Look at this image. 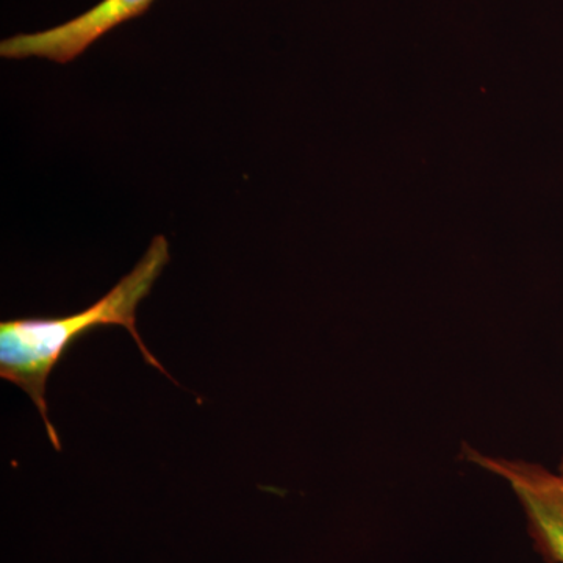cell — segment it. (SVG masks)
Listing matches in <instances>:
<instances>
[{
  "label": "cell",
  "instance_id": "6da1fadb",
  "mask_svg": "<svg viewBox=\"0 0 563 563\" xmlns=\"http://www.w3.org/2000/svg\"><path fill=\"white\" fill-rule=\"evenodd\" d=\"M168 262V242L163 235L155 236L139 265L88 309L65 318L0 322V377L27 393L43 418L44 428L55 450L60 451L62 443L47 415V379L65 352L88 332L109 325L128 329L144 361L172 377L147 351L136 331V307L150 295L152 285Z\"/></svg>",
  "mask_w": 563,
  "mask_h": 563
},
{
  "label": "cell",
  "instance_id": "7a4b0ae2",
  "mask_svg": "<svg viewBox=\"0 0 563 563\" xmlns=\"http://www.w3.org/2000/svg\"><path fill=\"white\" fill-rule=\"evenodd\" d=\"M154 0H102L91 10L57 27L36 33H21L0 43V55L9 60L46 58L69 63L80 57L111 29L146 13Z\"/></svg>",
  "mask_w": 563,
  "mask_h": 563
},
{
  "label": "cell",
  "instance_id": "3957f363",
  "mask_svg": "<svg viewBox=\"0 0 563 563\" xmlns=\"http://www.w3.org/2000/svg\"><path fill=\"white\" fill-rule=\"evenodd\" d=\"M470 462L501 477L510 485L528 520L536 551L563 543V474L540 463L495 457L468 451Z\"/></svg>",
  "mask_w": 563,
  "mask_h": 563
},
{
  "label": "cell",
  "instance_id": "277c9868",
  "mask_svg": "<svg viewBox=\"0 0 563 563\" xmlns=\"http://www.w3.org/2000/svg\"><path fill=\"white\" fill-rule=\"evenodd\" d=\"M548 563H563V543L550 544L539 553Z\"/></svg>",
  "mask_w": 563,
  "mask_h": 563
},
{
  "label": "cell",
  "instance_id": "5b68a950",
  "mask_svg": "<svg viewBox=\"0 0 563 563\" xmlns=\"http://www.w3.org/2000/svg\"><path fill=\"white\" fill-rule=\"evenodd\" d=\"M558 472H561L563 474V455H562V459H561V463H559Z\"/></svg>",
  "mask_w": 563,
  "mask_h": 563
}]
</instances>
